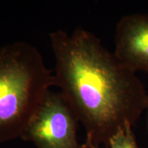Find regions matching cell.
<instances>
[{
    "label": "cell",
    "mask_w": 148,
    "mask_h": 148,
    "mask_svg": "<svg viewBox=\"0 0 148 148\" xmlns=\"http://www.w3.org/2000/svg\"><path fill=\"white\" fill-rule=\"evenodd\" d=\"M49 38L55 86L84 127L85 147L108 148L111 137L127 123L134 125L145 110L143 82L87 29H58Z\"/></svg>",
    "instance_id": "6da1fadb"
},
{
    "label": "cell",
    "mask_w": 148,
    "mask_h": 148,
    "mask_svg": "<svg viewBox=\"0 0 148 148\" xmlns=\"http://www.w3.org/2000/svg\"><path fill=\"white\" fill-rule=\"evenodd\" d=\"M54 86L53 71L36 47L25 41L0 46V143L21 138Z\"/></svg>",
    "instance_id": "7a4b0ae2"
},
{
    "label": "cell",
    "mask_w": 148,
    "mask_h": 148,
    "mask_svg": "<svg viewBox=\"0 0 148 148\" xmlns=\"http://www.w3.org/2000/svg\"><path fill=\"white\" fill-rule=\"evenodd\" d=\"M78 122L62 93L50 90L29 120L21 138L37 148H86L77 139Z\"/></svg>",
    "instance_id": "3957f363"
},
{
    "label": "cell",
    "mask_w": 148,
    "mask_h": 148,
    "mask_svg": "<svg viewBox=\"0 0 148 148\" xmlns=\"http://www.w3.org/2000/svg\"><path fill=\"white\" fill-rule=\"evenodd\" d=\"M114 53L135 72L148 71V14L124 15L116 23Z\"/></svg>",
    "instance_id": "277c9868"
},
{
    "label": "cell",
    "mask_w": 148,
    "mask_h": 148,
    "mask_svg": "<svg viewBox=\"0 0 148 148\" xmlns=\"http://www.w3.org/2000/svg\"><path fill=\"white\" fill-rule=\"evenodd\" d=\"M132 125L127 123L120 128L109 140L108 148H139L132 130ZM88 148H98L90 147Z\"/></svg>",
    "instance_id": "5b68a950"
},
{
    "label": "cell",
    "mask_w": 148,
    "mask_h": 148,
    "mask_svg": "<svg viewBox=\"0 0 148 148\" xmlns=\"http://www.w3.org/2000/svg\"><path fill=\"white\" fill-rule=\"evenodd\" d=\"M145 110H146V123H147V129L148 130V93H147V101H146V107H145Z\"/></svg>",
    "instance_id": "8992f818"
}]
</instances>
